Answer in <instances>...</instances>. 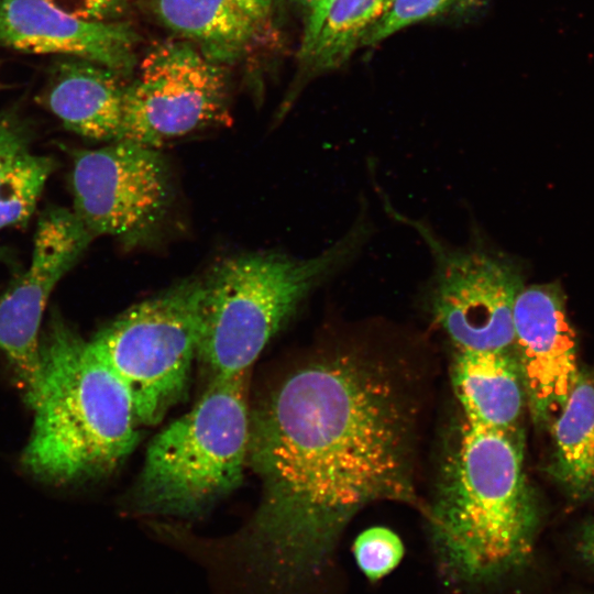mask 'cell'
Wrapping results in <instances>:
<instances>
[{
  "label": "cell",
  "instance_id": "cell-1",
  "mask_svg": "<svg viewBox=\"0 0 594 594\" xmlns=\"http://www.w3.org/2000/svg\"><path fill=\"white\" fill-rule=\"evenodd\" d=\"M410 387L395 363L348 345L304 363L251 406L248 466L260 502L207 561L231 594H300L359 510L415 502Z\"/></svg>",
  "mask_w": 594,
  "mask_h": 594
},
{
  "label": "cell",
  "instance_id": "cell-2",
  "mask_svg": "<svg viewBox=\"0 0 594 594\" xmlns=\"http://www.w3.org/2000/svg\"><path fill=\"white\" fill-rule=\"evenodd\" d=\"M518 439L515 430L463 419L430 512L439 562L452 582L497 581L531 554L538 510Z\"/></svg>",
  "mask_w": 594,
  "mask_h": 594
},
{
  "label": "cell",
  "instance_id": "cell-3",
  "mask_svg": "<svg viewBox=\"0 0 594 594\" xmlns=\"http://www.w3.org/2000/svg\"><path fill=\"white\" fill-rule=\"evenodd\" d=\"M40 352L42 380L26 402L35 415L23 466L57 484L112 471L139 441L127 386L58 314L51 316Z\"/></svg>",
  "mask_w": 594,
  "mask_h": 594
},
{
  "label": "cell",
  "instance_id": "cell-4",
  "mask_svg": "<svg viewBox=\"0 0 594 594\" xmlns=\"http://www.w3.org/2000/svg\"><path fill=\"white\" fill-rule=\"evenodd\" d=\"M351 228L317 255L252 252L217 263L202 277L198 359L211 377L250 372L309 294L354 262L373 235L365 201Z\"/></svg>",
  "mask_w": 594,
  "mask_h": 594
},
{
  "label": "cell",
  "instance_id": "cell-5",
  "mask_svg": "<svg viewBox=\"0 0 594 594\" xmlns=\"http://www.w3.org/2000/svg\"><path fill=\"white\" fill-rule=\"evenodd\" d=\"M249 374L211 377L197 403L152 439L134 494L140 513L195 517L241 483L250 441Z\"/></svg>",
  "mask_w": 594,
  "mask_h": 594
},
{
  "label": "cell",
  "instance_id": "cell-6",
  "mask_svg": "<svg viewBox=\"0 0 594 594\" xmlns=\"http://www.w3.org/2000/svg\"><path fill=\"white\" fill-rule=\"evenodd\" d=\"M380 194L384 210L413 228L429 250L432 265L421 300L457 352L513 351L514 306L526 286L520 260L496 245L476 223L463 244L453 245Z\"/></svg>",
  "mask_w": 594,
  "mask_h": 594
},
{
  "label": "cell",
  "instance_id": "cell-7",
  "mask_svg": "<svg viewBox=\"0 0 594 594\" xmlns=\"http://www.w3.org/2000/svg\"><path fill=\"white\" fill-rule=\"evenodd\" d=\"M202 294V277L186 278L130 307L90 341L127 386L139 425H156L186 394Z\"/></svg>",
  "mask_w": 594,
  "mask_h": 594
},
{
  "label": "cell",
  "instance_id": "cell-8",
  "mask_svg": "<svg viewBox=\"0 0 594 594\" xmlns=\"http://www.w3.org/2000/svg\"><path fill=\"white\" fill-rule=\"evenodd\" d=\"M72 190L73 211L94 239L112 237L128 249L158 238L175 199L160 148L127 140L76 152Z\"/></svg>",
  "mask_w": 594,
  "mask_h": 594
},
{
  "label": "cell",
  "instance_id": "cell-9",
  "mask_svg": "<svg viewBox=\"0 0 594 594\" xmlns=\"http://www.w3.org/2000/svg\"><path fill=\"white\" fill-rule=\"evenodd\" d=\"M231 123L221 65L186 40H169L144 56L128 82L120 140L160 148L170 141Z\"/></svg>",
  "mask_w": 594,
  "mask_h": 594
},
{
  "label": "cell",
  "instance_id": "cell-10",
  "mask_svg": "<svg viewBox=\"0 0 594 594\" xmlns=\"http://www.w3.org/2000/svg\"><path fill=\"white\" fill-rule=\"evenodd\" d=\"M92 240L73 210L45 211L28 270L0 297V352L22 383L26 402L42 380L40 328L47 301Z\"/></svg>",
  "mask_w": 594,
  "mask_h": 594
},
{
  "label": "cell",
  "instance_id": "cell-11",
  "mask_svg": "<svg viewBox=\"0 0 594 594\" xmlns=\"http://www.w3.org/2000/svg\"><path fill=\"white\" fill-rule=\"evenodd\" d=\"M513 352L534 421L552 424L581 371L560 283L521 289L514 306Z\"/></svg>",
  "mask_w": 594,
  "mask_h": 594
},
{
  "label": "cell",
  "instance_id": "cell-12",
  "mask_svg": "<svg viewBox=\"0 0 594 594\" xmlns=\"http://www.w3.org/2000/svg\"><path fill=\"white\" fill-rule=\"evenodd\" d=\"M136 32L125 22L66 14L43 0H0V44L35 54H62L129 76L136 65Z\"/></svg>",
  "mask_w": 594,
  "mask_h": 594
},
{
  "label": "cell",
  "instance_id": "cell-13",
  "mask_svg": "<svg viewBox=\"0 0 594 594\" xmlns=\"http://www.w3.org/2000/svg\"><path fill=\"white\" fill-rule=\"evenodd\" d=\"M275 0H155L158 19L206 57L226 64L263 46Z\"/></svg>",
  "mask_w": 594,
  "mask_h": 594
},
{
  "label": "cell",
  "instance_id": "cell-14",
  "mask_svg": "<svg viewBox=\"0 0 594 594\" xmlns=\"http://www.w3.org/2000/svg\"><path fill=\"white\" fill-rule=\"evenodd\" d=\"M124 76L78 59L56 69L45 96L47 108L74 133L94 141H119L122 132Z\"/></svg>",
  "mask_w": 594,
  "mask_h": 594
},
{
  "label": "cell",
  "instance_id": "cell-15",
  "mask_svg": "<svg viewBox=\"0 0 594 594\" xmlns=\"http://www.w3.org/2000/svg\"><path fill=\"white\" fill-rule=\"evenodd\" d=\"M452 381L463 419L514 431L525 391L513 351H459Z\"/></svg>",
  "mask_w": 594,
  "mask_h": 594
},
{
  "label": "cell",
  "instance_id": "cell-16",
  "mask_svg": "<svg viewBox=\"0 0 594 594\" xmlns=\"http://www.w3.org/2000/svg\"><path fill=\"white\" fill-rule=\"evenodd\" d=\"M549 474L573 502L594 494V373L581 370L552 424Z\"/></svg>",
  "mask_w": 594,
  "mask_h": 594
},
{
  "label": "cell",
  "instance_id": "cell-17",
  "mask_svg": "<svg viewBox=\"0 0 594 594\" xmlns=\"http://www.w3.org/2000/svg\"><path fill=\"white\" fill-rule=\"evenodd\" d=\"M394 0H334L329 7L311 48L300 57L317 75L342 66L359 48L370 30Z\"/></svg>",
  "mask_w": 594,
  "mask_h": 594
},
{
  "label": "cell",
  "instance_id": "cell-18",
  "mask_svg": "<svg viewBox=\"0 0 594 594\" xmlns=\"http://www.w3.org/2000/svg\"><path fill=\"white\" fill-rule=\"evenodd\" d=\"M54 167L52 157L28 150L0 169V230L29 221Z\"/></svg>",
  "mask_w": 594,
  "mask_h": 594
},
{
  "label": "cell",
  "instance_id": "cell-19",
  "mask_svg": "<svg viewBox=\"0 0 594 594\" xmlns=\"http://www.w3.org/2000/svg\"><path fill=\"white\" fill-rule=\"evenodd\" d=\"M487 0H394L387 12L363 40L362 46L375 45L400 30L436 18L468 15Z\"/></svg>",
  "mask_w": 594,
  "mask_h": 594
},
{
  "label": "cell",
  "instance_id": "cell-20",
  "mask_svg": "<svg viewBox=\"0 0 594 594\" xmlns=\"http://www.w3.org/2000/svg\"><path fill=\"white\" fill-rule=\"evenodd\" d=\"M353 552L361 571L369 580L376 581L393 571L400 562L404 546L391 529L372 527L358 536Z\"/></svg>",
  "mask_w": 594,
  "mask_h": 594
},
{
  "label": "cell",
  "instance_id": "cell-21",
  "mask_svg": "<svg viewBox=\"0 0 594 594\" xmlns=\"http://www.w3.org/2000/svg\"><path fill=\"white\" fill-rule=\"evenodd\" d=\"M55 9L91 21H117L125 13L129 0H43Z\"/></svg>",
  "mask_w": 594,
  "mask_h": 594
},
{
  "label": "cell",
  "instance_id": "cell-22",
  "mask_svg": "<svg viewBox=\"0 0 594 594\" xmlns=\"http://www.w3.org/2000/svg\"><path fill=\"white\" fill-rule=\"evenodd\" d=\"M25 125L9 114H0V169L19 154L30 150Z\"/></svg>",
  "mask_w": 594,
  "mask_h": 594
},
{
  "label": "cell",
  "instance_id": "cell-23",
  "mask_svg": "<svg viewBox=\"0 0 594 594\" xmlns=\"http://www.w3.org/2000/svg\"><path fill=\"white\" fill-rule=\"evenodd\" d=\"M302 16V36L299 48V57H302L311 48L320 30L323 19L334 0H293Z\"/></svg>",
  "mask_w": 594,
  "mask_h": 594
},
{
  "label": "cell",
  "instance_id": "cell-24",
  "mask_svg": "<svg viewBox=\"0 0 594 594\" xmlns=\"http://www.w3.org/2000/svg\"><path fill=\"white\" fill-rule=\"evenodd\" d=\"M576 550L584 562L594 566V519L582 527L576 542Z\"/></svg>",
  "mask_w": 594,
  "mask_h": 594
},
{
  "label": "cell",
  "instance_id": "cell-25",
  "mask_svg": "<svg viewBox=\"0 0 594 594\" xmlns=\"http://www.w3.org/2000/svg\"><path fill=\"white\" fill-rule=\"evenodd\" d=\"M0 260L4 262H9L11 260V255L7 249L0 248Z\"/></svg>",
  "mask_w": 594,
  "mask_h": 594
}]
</instances>
